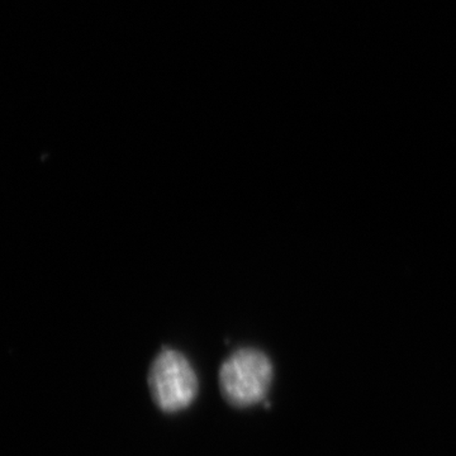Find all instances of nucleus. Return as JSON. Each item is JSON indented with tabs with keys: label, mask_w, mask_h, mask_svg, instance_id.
Returning <instances> with one entry per match:
<instances>
[{
	"label": "nucleus",
	"mask_w": 456,
	"mask_h": 456,
	"mask_svg": "<svg viewBox=\"0 0 456 456\" xmlns=\"http://www.w3.org/2000/svg\"><path fill=\"white\" fill-rule=\"evenodd\" d=\"M273 380L272 362L253 347L239 349L224 360L220 370L222 395L237 407L259 403Z\"/></svg>",
	"instance_id": "1"
},
{
	"label": "nucleus",
	"mask_w": 456,
	"mask_h": 456,
	"mask_svg": "<svg viewBox=\"0 0 456 456\" xmlns=\"http://www.w3.org/2000/svg\"><path fill=\"white\" fill-rule=\"evenodd\" d=\"M152 398L165 412H176L196 398L198 379L189 360L176 350L165 349L156 356L149 374Z\"/></svg>",
	"instance_id": "2"
}]
</instances>
